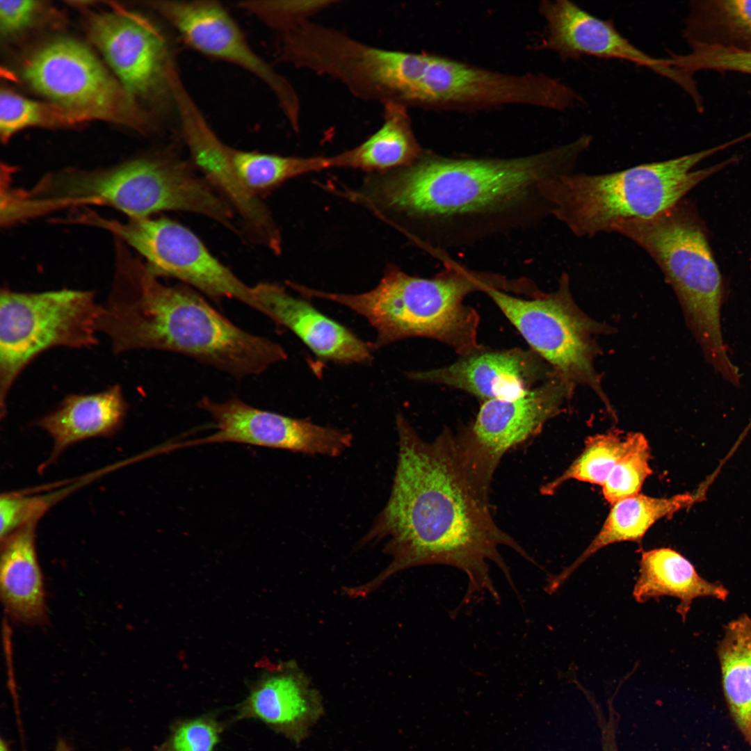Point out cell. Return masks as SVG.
I'll return each mask as SVG.
<instances>
[{
    "label": "cell",
    "mask_w": 751,
    "mask_h": 751,
    "mask_svg": "<svg viewBox=\"0 0 751 751\" xmlns=\"http://www.w3.org/2000/svg\"><path fill=\"white\" fill-rule=\"evenodd\" d=\"M536 353L520 348L483 349L446 366L411 372L412 380L451 387L484 401L512 399L556 374Z\"/></svg>",
    "instance_id": "obj_18"
},
{
    "label": "cell",
    "mask_w": 751,
    "mask_h": 751,
    "mask_svg": "<svg viewBox=\"0 0 751 751\" xmlns=\"http://www.w3.org/2000/svg\"><path fill=\"white\" fill-rule=\"evenodd\" d=\"M629 445L602 487V494L611 505L637 495L652 473L649 466L650 447L644 435L628 434Z\"/></svg>",
    "instance_id": "obj_31"
},
{
    "label": "cell",
    "mask_w": 751,
    "mask_h": 751,
    "mask_svg": "<svg viewBox=\"0 0 751 751\" xmlns=\"http://www.w3.org/2000/svg\"><path fill=\"white\" fill-rule=\"evenodd\" d=\"M590 146L576 140L512 157H453L423 150L412 164L379 172L356 200L394 215L417 246L439 259L450 248L529 227L551 216L546 182L574 172Z\"/></svg>",
    "instance_id": "obj_1"
},
{
    "label": "cell",
    "mask_w": 751,
    "mask_h": 751,
    "mask_svg": "<svg viewBox=\"0 0 751 751\" xmlns=\"http://www.w3.org/2000/svg\"><path fill=\"white\" fill-rule=\"evenodd\" d=\"M569 280L563 273L555 291L528 299L494 288L484 293L558 376L588 385L603 397L593 366L597 327L574 304Z\"/></svg>",
    "instance_id": "obj_12"
},
{
    "label": "cell",
    "mask_w": 751,
    "mask_h": 751,
    "mask_svg": "<svg viewBox=\"0 0 751 751\" xmlns=\"http://www.w3.org/2000/svg\"><path fill=\"white\" fill-rule=\"evenodd\" d=\"M114 247L113 280L98 331L115 354L175 353L238 379L287 358L279 344L239 328L191 287L161 282L120 240Z\"/></svg>",
    "instance_id": "obj_3"
},
{
    "label": "cell",
    "mask_w": 751,
    "mask_h": 751,
    "mask_svg": "<svg viewBox=\"0 0 751 751\" xmlns=\"http://www.w3.org/2000/svg\"><path fill=\"white\" fill-rule=\"evenodd\" d=\"M44 8L43 2L40 1H0L1 37L10 38L29 29Z\"/></svg>",
    "instance_id": "obj_35"
},
{
    "label": "cell",
    "mask_w": 751,
    "mask_h": 751,
    "mask_svg": "<svg viewBox=\"0 0 751 751\" xmlns=\"http://www.w3.org/2000/svg\"><path fill=\"white\" fill-rule=\"evenodd\" d=\"M102 304L94 291L62 289L0 294V406L22 371L55 347L83 348L98 342Z\"/></svg>",
    "instance_id": "obj_8"
},
{
    "label": "cell",
    "mask_w": 751,
    "mask_h": 751,
    "mask_svg": "<svg viewBox=\"0 0 751 751\" xmlns=\"http://www.w3.org/2000/svg\"><path fill=\"white\" fill-rule=\"evenodd\" d=\"M380 127L357 146L333 155L335 168L383 172L414 162L423 149L414 134L407 108L389 103L382 106Z\"/></svg>",
    "instance_id": "obj_25"
},
{
    "label": "cell",
    "mask_w": 751,
    "mask_h": 751,
    "mask_svg": "<svg viewBox=\"0 0 751 751\" xmlns=\"http://www.w3.org/2000/svg\"><path fill=\"white\" fill-rule=\"evenodd\" d=\"M55 751H72V750L65 740L59 739L56 743Z\"/></svg>",
    "instance_id": "obj_37"
},
{
    "label": "cell",
    "mask_w": 751,
    "mask_h": 751,
    "mask_svg": "<svg viewBox=\"0 0 751 751\" xmlns=\"http://www.w3.org/2000/svg\"><path fill=\"white\" fill-rule=\"evenodd\" d=\"M639 575L633 596L638 603L670 596L679 603L677 612L686 620L694 599L712 597L727 599L728 590L721 583L710 582L699 575L693 565L674 549L656 548L643 551Z\"/></svg>",
    "instance_id": "obj_23"
},
{
    "label": "cell",
    "mask_w": 751,
    "mask_h": 751,
    "mask_svg": "<svg viewBox=\"0 0 751 751\" xmlns=\"http://www.w3.org/2000/svg\"><path fill=\"white\" fill-rule=\"evenodd\" d=\"M127 409L119 385L95 394L65 396L54 410L37 421L54 439L51 460L75 442L113 434L122 426Z\"/></svg>",
    "instance_id": "obj_22"
},
{
    "label": "cell",
    "mask_w": 751,
    "mask_h": 751,
    "mask_svg": "<svg viewBox=\"0 0 751 751\" xmlns=\"http://www.w3.org/2000/svg\"><path fill=\"white\" fill-rule=\"evenodd\" d=\"M540 11L547 28L541 47L563 60L586 56L624 60L670 79L688 95L696 91L693 77L669 66L665 58L652 57L636 47L612 21L600 19L569 0L544 1Z\"/></svg>",
    "instance_id": "obj_17"
},
{
    "label": "cell",
    "mask_w": 751,
    "mask_h": 751,
    "mask_svg": "<svg viewBox=\"0 0 751 751\" xmlns=\"http://www.w3.org/2000/svg\"><path fill=\"white\" fill-rule=\"evenodd\" d=\"M195 169L191 161L165 151L112 167L49 172L28 188L7 182L1 188V222L9 227L92 205L115 208L129 218L179 211L214 219L223 201Z\"/></svg>",
    "instance_id": "obj_4"
},
{
    "label": "cell",
    "mask_w": 751,
    "mask_h": 751,
    "mask_svg": "<svg viewBox=\"0 0 751 751\" xmlns=\"http://www.w3.org/2000/svg\"><path fill=\"white\" fill-rule=\"evenodd\" d=\"M224 728L210 714L177 720L156 751H215Z\"/></svg>",
    "instance_id": "obj_33"
},
{
    "label": "cell",
    "mask_w": 751,
    "mask_h": 751,
    "mask_svg": "<svg viewBox=\"0 0 751 751\" xmlns=\"http://www.w3.org/2000/svg\"><path fill=\"white\" fill-rule=\"evenodd\" d=\"M193 50L235 65L264 83L291 128H300L301 105L292 84L250 46L236 22L216 1L160 0L147 3Z\"/></svg>",
    "instance_id": "obj_14"
},
{
    "label": "cell",
    "mask_w": 751,
    "mask_h": 751,
    "mask_svg": "<svg viewBox=\"0 0 751 751\" xmlns=\"http://www.w3.org/2000/svg\"><path fill=\"white\" fill-rule=\"evenodd\" d=\"M175 94L178 127L191 161L237 212L250 237L280 253L278 227L267 207L239 179L232 161L230 147L214 132L184 84L177 85Z\"/></svg>",
    "instance_id": "obj_16"
},
{
    "label": "cell",
    "mask_w": 751,
    "mask_h": 751,
    "mask_svg": "<svg viewBox=\"0 0 751 751\" xmlns=\"http://www.w3.org/2000/svg\"><path fill=\"white\" fill-rule=\"evenodd\" d=\"M197 406L210 414L216 431L198 439L179 443V448L234 442L335 457L350 448L353 442L352 435L345 430L261 410L236 397L216 401L204 396Z\"/></svg>",
    "instance_id": "obj_15"
},
{
    "label": "cell",
    "mask_w": 751,
    "mask_h": 751,
    "mask_svg": "<svg viewBox=\"0 0 751 751\" xmlns=\"http://www.w3.org/2000/svg\"><path fill=\"white\" fill-rule=\"evenodd\" d=\"M444 268L430 278L412 276L396 266L372 289L356 294L305 286V297L328 300L365 318L376 332V350L410 337H426L451 346L461 356L483 349L478 342L479 315L464 303L471 293L494 288L519 294L521 278L471 269L446 255Z\"/></svg>",
    "instance_id": "obj_5"
},
{
    "label": "cell",
    "mask_w": 751,
    "mask_h": 751,
    "mask_svg": "<svg viewBox=\"0 0 751 751\" xmlns=\"http://www.w3.org/2000/svg\"><path fill=\"white\" fill-rule=\"evenodd\" d=\"M233 165L245 186L258 195L291 178L332 168L329 156H293L236 150L230 147Z\"/></svg>",
    "instance_id": "obj_28"
},
{
    "label": "cell",
    "mask_w": 751,
    "mask_h": 751,
    "mask_svg": "<svg viewBox=\"0 0 751 751\" xmlns=\"http://www.w3.org/2000/svg\"><path fill=\"white\" fill-rule=\"evenodd\" d=\"M691 494L653 497L638 494L612 505L602 526L583 552L567 567L547 579L546 590H558L571 574L599 550L621 542H640L656 522L692 504Z\"/></svg>",
    "instance_id": "obj_24"
},
{
    "label": "cell",
    "mask_w": 751,
    "mask_h": 751,
    "mask_svg": "<svg viewBox=\"0 0 751 751\" xmlns=\"http://www.w3.org/2000/svg\"><path fill=\"white\" fill-rule=\"evenodd\" d=\"M35 524L1 539L0 589L6 613L13 620L40 625L47 619L42 573L35 545Z\"/></svg>",
    "instance_id": "obj_21"
},
{
    "label": "cell",
    "mask_w": 751,
    "mask_h": 751,
    "mask_svg": "<svg viewBox=\"0 0 751 751\" xmlns=\"http://www.w3.org/2000/svg\"><path fill=\"white\" fill-rule=\"evenodd\" d=\"M628 445V435L622 437L617 432L589 437L581 453L560 476L544 485L541 493L552 494L571 479L602 486Z\"/></svg>",
    "instance_id": "obj_29"
},
{
    "label": "cell",
    "mask_w": 751,
    "mask_h": 751,
    "mask_svg": "<svg viewBox=\"0 0 751 751\" xmlns=\"http://www.w3.org/2000/svg\"><path fill=\"white\" fill-rule=\"evenodd\" d=\"M1 751H10L8 745L3 739L1 741Z\"/></svg>",
    "instance_id": "obj_38"
},
{
    "label": "cell",
    "mask_w": 751,
    "mask_h": 751,
    "mask_svg": "<svg viewBox=\"0 0 751 751\" xmlns=\"http://www.w3.org/2000/svg\"><path fill=\"white\" fill-rule=\"evenodd\" d=\"M734 145L601 173L570 172L547 181L551 216L575 236L611 232L620 223L651 218L670 209L706 177L734 161L693 170L702 161Z\"/></svg>",
    "instance_id": "obj_6"
},
{
    "label": "cell",
    "mask_w": 751,
    "mask_h": 751,
    "mask_svg": "<svg viewBox=\"0 0 751 751\" xmlns=\"http://www.w3.org/2000/svg\"><path fill=\"white\" fill-rule=\"evenodd\" d=\"M603 751H618L615 741V731L607 729L601 733Z\"/></svg>",
    "instance_id": "obj_36"
},
{
    "label": "cell",
    "mask_w": 751,
    "mask_h": 751,
    "mask_svg": "<svg viewBox=\"0 0 751 751\" xmlns=\"http://www.w3.org/2000/svg\"><path fill=\"white\" fill-rule=\"evenodd\" d=\"M690 48L687 54L672 53L667 58L668 65L692 76L703 70L751 74V51L704 45Z\"/></svg>",
    "instance_id": "obj_32"
},
{
    "label": "cell",
    "mask_w": 751,
    "mask_h": 751,
    "mask_svg": "<svg viewBox=\"0 0 751 751\" xmlns=\"http://www.w3.org/2000/svg\"><path fill=\"white\" fill-rule=\"evenodd\" d=\"M338 1H241L234 3L235 8L255 17L270 31L286 23L311 16L327 9Z\"/></svg>",
    "instance_id": "obj_34"
},
{
    "label": "cell",
    "mask_w": 751,
    "mask_h": 751,
    "mask_svg": "<svg viewBox=\"0 0 751 751\" xmlns=\"http://www.w3.org/2000/svg\"><path fill=\"white\" fill-rule=\"evenodd\" d=\"M252 289L259 312L291 330L318 358L341 364L371 361V344L309 302L290 295L276 284L261 282Z\"/></svg>",
    "instance_id": "obj_19"
},
{
    "label": "cell",
    "mask_w": 751,
    "mask_h": 751,
    "mask_svg": "<svg viewBox=\"0 0 751 751\" xmlns=\"http://www.w3.org/2000/svg\"><path fill=\"white\" fill-rule=\"evenodd\" d=\"M396 426L398 458L389 497L361 542L385 540L384 550L391 560L378 577L362 586L364 592L404 569L443 565L465 574V603L477 594H488L499 601L490 562L516 590L501 546L529 562L533 560L494 522L489 497L471 481L450 429L427 442L401 413L396 416Z\"/></svg>",
    "instance_id": "obj_2"
},
{
    "label": "cell",
    "mask_w": 751,
    "mask_h": 751,
    "mask_svg": "<svg viewBox=\"0 0 751 751\" xmlns=\"http://www.w3.org/2000/svg\"><path fill=\"white\" fill-rule=\"evenodd\" d=\"M82 122L79 117L51 102L32 100L10 90H1L0 135L3 142L27 127H65Z\"/></svg>",
    "instance_id": "obj_30"
},
{
    "label": "cell",
    "mask_w": 751,
    "mask_h": 751,
    "mask_svg": "<svg viewBox=\"0 0 751 751\" xmlns=\"http://www.w3.org/2000/svg\"><path fill=\"white\" fill-rule=\"evenodd\" d=\"M323 712L317 695L305 680L279 673L260 680L236 707L235 718L256 719L286 738L300 743Z\"/></svg>",
    "instance_id": "obj_20"
},
{
    "label": "cell",
    "mask_w": 751,
    "mask_h": 751,
    "mask_svg": "<svg viewBox=\"0 0 751 751\" xmlns=\"http://www.w3.org/2000/svg\"><path fill=\"white\" fill-rule=\"evenodd\" d=\"M684 35L689 46L751 51V0L690 1Z\"/></svg>",
    "instance_id": "obj_27"
},
{
    "label": "cell",
    "mask_w": 751,
    "mask_h": 751,
    "mask_svg": "<svg viewBox=\"0 0 751 751\" xmlns=\"http://www.w3.org/2000/svg\"><path fill=\"white\" fill-rule=\"evenodd\" d=\"M22 75L49 102L84 122L101 120L142 132L154 129L117 79L76 40L60 38L40 47L24 61Z\"/></svg>",
    "instance_id": "obj_10"
},
{
    "label": "cell",
    "mask_w": 751,
    "mask_h": 751,
    "mask_svg": "<svg viewBox=\"0 0 751 751\" xmlns=\"http://www.w3.org/2000/svg\"><path fill=\"white\" fill-rule=\"evenodd\" d=\"M88 29L118 81L154 124L167 117L177 120L172 75L177 66L162 31L143 15L119 10L92 15Z\"/></svg>",
    "instance_id": "obj_11"
},
{
    "label": "cell",
    "mask_w": 751,
    "mask_h": 751,
    "mask_svg": "<svg viewBox=\"0 0 751 751\" xmlns=\"http://www.w3.org/2000/svg\"><path fill=\"white\" fill-rule=\"evenodd\" d=\"M570 384L556 373L517 398L484 401L474 423L456 436L469 477L481 492L489 495L503 455L560 412Z\"/></svg>",
    "instance_id": "obj_13"
},
{
    "label": "cell",
    "mask_w": 751,
    "mask_h": 751,
    "mask_svg": "<svg viewBox=\"0 0 751 751\" xmlns=\"http://www.w3.org/2000/svg\"><path fill=\"white\" fill-rule=\"evenodd\" d=\"M722 686L732 718L751 748V617L729 622L717 646Z\"/></svg>",
    "instance_id": "obj_26"
},
{
    "label": "cell",
    "mask_w": 751,
    "mask_h": 751,
    "mask_svg": "<svg viewBox=\"0 0 751 751\" xmlns=\"http://www.w3.org/2000/svg\"><path fill=\"white\" fill-rule=\"evenodd\" d=\"M611 232L635 243L657 264L706 363L727 382H736L741 371L730 357L721 325L724 281L691 203L683 199L651 218L616 224Z\"/></svg>",
    "instance_id": "obj_7"
},
{
    "label": "cell",
    "mask_w": 751,
    "mask_h": 751,
    "mask_svg": "<svg viewBox=\"0 0 751 751\" xmlns=\"http://www.w3.org/2000/svg\"><path fill=\"white\" fill-rule=\"evenodd\" d=\"M72 223L112 234L142 255L156 277L181 281L216 302L232 299L259 311L252 286L217 259L201 240L182 225L165 218H105L89 208L74 213Z\"/></svg>",
    "instance_id": "obj_9"
}]
</instances>
